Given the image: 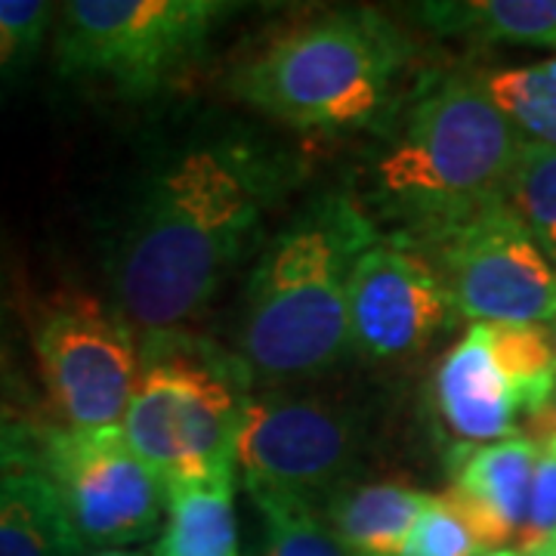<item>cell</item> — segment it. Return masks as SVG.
<instances>
[{
	"label": "cell",
	"mask_w": 556,
	"mask_h": 556,
	"mask_svg": "<svg viewBox=\"0 0 556 556\" xmlns=\"http://www.w3.org/2000/svg\"><path fill=\"white\" fill-rule=\"evenodd\" d=\"M427 501L402 479L343 482L328 495L325 522L353 556H402Z\"/></svg>",
	"instance_id": "2e32d148"
},
{
	"label": "cell",
	"mask_w": 556,
	"mask_h": 556,
	"mask_svg": "<svg viewBox=\"0 0 556 556\" xmlns=\"http://www.w3.org/2000/svg\"><path fill=\"white\" fill-rule=\"evenodd\" d=\"M0 556H87L40 452V420L0 415Z\"/></svg>",
	"instance_id": "7c38bea8"
},
{
	"label": "cell",
	"mask_w": 556,
	"mask_h": 556,
	"mask_svg": "<svg viewBox=\"0 0 556 556\" xmlns=\"http://www.w3.org/2000/svg\"><path fill=\"white\" fill-rule=\"evenodd\" d=\"M541 420H544V427H547V433H554L556 437V402L541 415Z\"/></svg>",
	"instance_id": "484cf974"
},
{
	"label": "cell",
	"mask_w": 556,
	"mask_h": 556,
	"mask_svg": "<svg viewBox=\"0 0 556 556\" xmlns=\"http://www.w3.org/2000/svg\"><path fill=\"white\" fill-rule=\"evenodd\" d=\"M485 554L470 532V526L457 517V510L442 495H430L424 514L417 517L415 529L402 556H479Z\"/></svg>",
	"instance_id": "603a6c76"
},
{
	"label": "cell",
	"mask_w": 556,
	"mask_h": 556,
	"mask_svg": "<svg viewBox=\"0 0 556 556\" xmlns=\"http://www.w3.org/2000/svg\"><path fill=\"white\" fill-rule=\"evenodd\" d=\"M358 439L356 417L338 402L251 393L236 437V467H241L244 482L316 501L346 482Z\"/></svg>",
	"instance_id": "30bf717a"
},
{
	"label": "cell",
	"mask_w": 556,
	"mask_h": 556,
	"mask_svg": "<svg viewBox=\"0 0 556 556\" xmlns=\"http://www.w3.org/2000/svg\"><path fill=\"white\" fill-rule=\"evenodd\" d=\"M541 442L507 437L489 445H460L448 455L452 485L445 501L470 526L482 551H501L522 532Z\"/></svg>",
	"instance_id": "4fadbf2b"
},
{
	"label": "cell",
	"mask_w": 556,
	"mask_h": 556,
	"mask_svg": "<svg viewBox=\"0 0 556 556\" xmlns=\"http://www.w3.org/2000/svg\"><path fill=\"white\" fill-rule=\"evenodd\" d=\"M56 22V7L43 0H0V50L7 78L38 60L40 47Z\"/></svg>",
	"instance_id": "7402d4cb"
},
{
	"label": "cell",
	"mask_w": 556,
	"mask_h": 556,
	"mask_svg": "<svg viewBox=\"0 0 556 556\" xmlns=\"http://www.w3.org/2000/svg\"><path fill=\"white\" fill-rule=\"evenodd\" d=\"M556 541V437L547 433L541 439L535 477H532V495H529V514L517 535V554L535 556L538 551L551 547Z\"/></svg>",
	"instance_id": "cb8c5ba5"
},
{
	"label": "cell",
	"mask_w": 556,
	"mask_h": 556,
	"mask_svg": "<svg viewBox=\"0 0 556 556\" xmlns=\"http://www.w3.org/2000/svg\"><path fill=\"white\" fill-rule=\"evenodd\" d=\"M433 399L445 430L460 445H489L517 437L519 415H526L517 387L504 375L489 325H470V331L439 362Z\"/></svg>",
	"instance_id": "5bb4252c"
},
{
	"label": "cell",
	"mask_w": 556,
	"mask_h": 556,
	"mask_svg": "<svg viewBox=\"0 0 556 556\" xmlns=\"http://www.w3.org/2000/svg\"><path fill=\"white\" fill-rule=\"evenodd\" d=\"M554 340H556V318H554Z\"/></svg>",
	"instance_id": "f546056e"
},
{
	"label": "cell",
	"mask_w": 556,
	"mask_h": 556,
	"mask_svg": "<svg viewBox=\"0 0 556 556\" xmlns=\"http://www.w3.org/2000/svg\"><path fill=\"white\" fill-rule=\"evenodd\" d=\"M412 43L387 16L343 7L294 22L236 65L229 90L300 130H350L387 112Z\"/></svg>",
	"instance_id": "277c9868"
},
{
	"label": "cell",
	"mask_w": 556,
	"mask_h": 556,
	"mask_svg": "<svg viewBox=\"0 0 556 556\" xmlns=\"http://www.w3.org/2000/svg\"><path fill=\"white\" fill-rule=\"evenodd\" d=\"M149 556H241L236 467L164 482V526Z\"/></svg>",
	"instance_id": "9a60e30c"
},
{
	"label": "cell",
	"mask_w": 556,
	"mask_h": 556,
	"mask_svg": "<svg viewBox=\"0 0 556 556\" xmlns=\"http://www.w3.org/2000/svg\"><path fill=\"white\" fill-rule=\"evenodd\" d=\"M31 340L62 424L118 427L139 378V340L118 309L84 291H60L43 300Z\"/></svg>",
	"instance_id": "9c48e42d"
},
{
	"label": "cell",
	"mask_w": 556,
	"mask_h": 556,
	"mask_svg": "<svg viewBox=\"0 0 556 556\" xmlns=\"http://www.w3.org/2000/svg\"><path fill=\"white\" fill-rule=\"evenodd\" d=\"M236 10L219 0H68L56 7L53 62L62 78L149 100L199 65Z\"/></svg>",
	"instance_id": "8992f818"
},
{
	"label": "cell",
	"mask_w": 556,
	"mask_h": 556,
	"mask_svg": "<svg viewBox=\"0 0 556 556\" xmlns=\"http://www.w3.org/2000/svg\"><path fill=\"white\" fill-rule=\"evenodd\" d=\"M439 273L415 248L375 241L350 276V350L371 362H399L427 350L455 318Z\"/></svg>",
	"instance_id": "8fae6325"
},
{
	"label": "cell",
	"mask_w": 556,
	"mask_h": 556,
	"mask_svg": "<svg viewBox=\"0 0 556 556\" xmlns=\"http://www.w3.org/2000/svg\"><path fill=\"white\" fill-rule=\"evenodd\" d=\"M40 452L87 554L134 547L159 535L164 479L137 455L121 424H40Z\"/></svg>",
	"instance_id": "ba28073f"
},
{
	"label": "cell",
	"mask_w": 556,
	"mask_h": 556,
	"mask_svg": "<svg viewBox=\"0 0 556 556\" xmlns=\"http://www.w3.org/2000/svg\"><path fill=\"white\" fill-rule=\"evenodd\" d=\"M87 556H149L137 547H112V551H90Z\"/></svg>",
	"instance_id": "d4e9b609"
},
{
	"label": "cell",
	"mask_w": 556,
	"mask_h": 556,
	"mask_svg": "<svg viewBox=\"0 0 556 556\" xmlns=\"http://www.w3.org/2000/svg\"><path fill=\"white\" fill-rule=\"evenodd\" d=\"M244 489L263 519V556H353L309 497L263 482H244Z\"/></svg>",
	"instance_id": "d6986e66"
},
{
	"label": "cell",
	"mask_w": 556,
	"mask_h": 556,
	"mask_svg": "<svg viewBox=\"0 0 556 556\" xmlns=\"http://www.w3.org/2000/svg\"><path fill=\"white\" fill-rule=\"evenodd\" d=\"M479 84L522 142L556 149V60L492 68Z\"/></svg>",
	"instance_id": "ac0fdd59"
},
{
	"label": "cell",
	"mask_w": 556,
	"mask_h": 556,
	"mask_svg": "<svg viewBox=\"0 0 556 556\" xmlns=\"http://www.w3.org/2000/svg\"><path fill=\"white\" fill-rule=\"evenodd\" d=\"M251 368L186 331L139 340V378L121 430L164 482L236 467Z\"/></svg>",
	"instance_id": "5b68a950"
},
{
	"label": "cell",
	"mask_w": 556,
	"mask_h": 556,
	"mask_svg": "<svg viewBox=\"0 0 556 556\" xmlns=\"http://www.w3.org/2000/svg\"><path fill=\"white\" fill-rule=\"evenodd\" d=\"M504 375L517 387L526 415L541 417L556 402V340L544 325H489Z\"/></svg>",
	"instance_id": "ffe728a7"
},
{
	"label": "cell",
	"mask_w": 556,
	"mask_h": 556,
	"mask_svg": "<svg viewBox=\"0 0 556 556\" xmlns=\"http://www.w3.org/2000/svg\"><path fill=\"white\" fill-rule=\"evenodd\" d=\"M291 161L248 134L170 149L139 182L109 254V285L137 340L182 331L260 239Z\"/></svg>",
	"instance_id": "6da1fadb"
},
{
	"label": "cell",
	"mask_w": 556,
	"mask_h": 556,
	"mask_svg": "<svg viewBox=\"0 0 556 556\" xmlns=\"http://www.w3.org/2000/svg\"><path fill=\"white\" fill-rule=\"evenodd\" d=\"M415 16L442 38L556 50V0H437Z\"/></svg>",
	"instance_id": "e0dca14e"
},
{
	"label": "cell",
	"mask_w": 556,
	"mask_h": 556,
	"mask_svg": "<svg viewBox=\"0 0 556 556\" xmlns=\"http://www.w3.org/2000/svg\"><path fill=\"white\" fill-rule=\"evenodd\" d=\"M479 556H519L517 551H510V547H501V551H485V554Z\"/></svg>",
	"instance_id": "4316f807"
},
{
	"label": "cell",
	"mask_w": 556,
	"mask_h": 556,
	"mask_svg": "<svg viewBox=\"0 0 556 556\" xmlns=\"http://www.w3.org/2000/svg\"><path fill=\"white\" fill-rule=\"evenodd\" d=\"M504 201L556 269V149L519 142Z\"/></svg>",
	"instance_id": "44dd1931"
},
{
	"label": "cell",
	"mask_w": 556,
	"mask_h": 556,
	"mask_svg": "<svg viewBox=\"0 0 556 556\" xmlns=\"http://www.w3.org/2000/svg\"><path fill=\"white\" fill-rule=\"evenodd\" d=\"M0 78H7V68H3V50H0Z\"/></svg>",
	"instance_id": "f1b7e54d"
},
{
	"label": "cell",
	"mask_w": 556,
	"mask_h": 556,
	"mask_svg": "<svg viewBox=\"0 0 556 556\" xmlns=\"http://www.w3.org/2000/svg\"><path fill=\"white\" fill-rule=\"evenodd\" d=\"M353 192H325L263 248L241 303L239 356L254 378H313L350 350V276L380 241Z\"/></svg>",
	"instance_id": "7a4b0ae2"
},
{
	"label": "cell",
	"mask_w": 556,
	"mask_h": 556,
	"mask_svg": "<svg viewBox=\"0 0 556 556\" xmlns=\"http://www.w3.org/2000/svg\"><path fill=\"white\" fill-rule=\"evenodd\" d=\"M535 556H556V541L551 544V547H544V551H538Z\"/></svg>",
	"instance_id": "83f0119b"
},
{
	"label": "cell",
	"mask_w": 556,
	"mask_h": 556,
	"mask_svg": "<svg viewBox=\"0 0 556 556\" xmlns=\"http://www.w3.org/2000/svg\"><path fill=\"white\" fill-rule=\"evenodd\" d=\"M519 142L479 75L430 80L371 161L368 204L396 226L393 239L437 232L504 199Z\"/></svg>",
	"instance_id": "3957f363"
},
{
	"label": "cell",
	"mask_w": 556,
	"mask_h": 556,
	"mask_svg": "<svg viewBox=\"0 0 556 556\" xmlns=\"http://www.w3.org/2000/svg\"><path fill=\"white\" fill-rule=\"evenodd\" d=\"M402 244L430 260L455 313L473 325H544L556 318L554 263L504 199Z\"/></svg>",
	"instance_id": "52a82bcc"
}]
</instances>
